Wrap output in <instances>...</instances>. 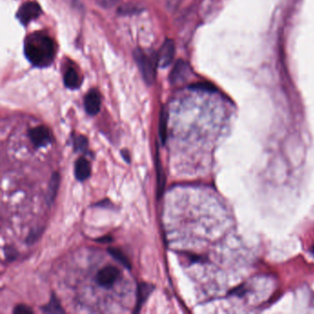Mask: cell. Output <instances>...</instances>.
Here are the masks:
<instances>
[{
  "instance_id": "6da1fadb",
  "label": "cell",
  "mask_w": 314,
  "mask_h": 314,
  "mask_svg": "<svg viewBox=\"0 0 314 314\" xmlns=\"http://www.w3.org/2000/svg\"><path fill=\"white\" fill-rule=\"evenodd\" d=\"M24 54L34 66L47 67L54 62L56 45L47 34L33 32L24 40Z\"/></svg>"
},
{
  "instance_id": "7a4b0ae2",
  "label": "cell",
  "mask_w": 314,
  "mask_h": 314,
  "mask_svg": "<svg viewBox=\"0 0 314 314\" xmlns=\"http://www.w3.org/2000/svg\"><path fill=\"white\" fill-rule=\"evenodd\" d=\"M133 55L143 80L147 85H152L156 80V68L159 65L157 54L150 56L142 49H137Z\"/></svg>"
},
{
  "instance_id": "3957f363",
  "label": "cell",
  "mask_w": 314,
  "mask_h": 314,
  "mask_svg": "<svg viewBox=\"0 0 314 314\" xmlns=\"http://www.w3.org/2000/svg\"><path fill=\"white\" fill-rule=\"evenodd\" d=\"M42 13L41 7L35 2H26L17 12V19L21 24L27 25L36 20Z\"/></svg>"
},
{
  "instance_id": "277c9868",
  "label": "cell",
  "mask_w": 314,
  "mask_h": 314,
  "mask_svg": "<svg viewBox=\"0 0 314 314\" xmlns=\"http://www.w3.org/2000/svg\"><path fill=\"white\" fill-rule=\"evenodd\" d=\"M158 56V64L161 67H167L171 64L174 56H175V43L174 41L171 39H167L161 45Z\"/></svg>"
},
{
  "instance_id": "5b68a950",
  "label": "cell",
  "mask_w": 314,
  "mask_h": 314,
  "mask_svg": "<svg viewBox=\"0 0 314 314\" xmlns=\"http://www.w3.org/2000/svg\"><path fill=\"white\" fill-rule=\"evenodd\" d=\"M120 275V271L115 266L104 267L97 274V282L106 289H109L117 281Z\"/></svg>"
},
{
  "instance_id": "8992f818",
  "label": "cell",
  "mask_w": 314,
  "mask_h": 314,
  "mask_svg": "<svg viewBox=\"0 0 314 314\" xmlns=\"http://www.w3.org/2000/svg\"><path fill=\"white\" fill-rule=\"evenodd\" d=\"M190 73V66L185 60H178L169 74V82L172 85L182 83L186 81Z\"/></svg>"
},
{
  "instance_id": "52a82bcc",
  "label": "cell",
  "mask_w": 314,
  "mask_h": 314,
  "mask_svg": "<svg viewBox=\"0 0 314 314\" xmlns=\"http://www.w3.org/2000/svg\"><path fill=\"white\" fill-rule=\"evenodd\" d=\"M30 137L36 147H42L51 142V133L44 126L34 127L30 131Z\"/></svg>"
},
{
  "instance_id": "ba28073f",
  "label": "cell",
  "mask_w": 314,
  "mask_h": 314,
  "mask_svg": "<svg viewBox=\"0 0 314 314\" xmlns=\"http://www.w3.org/2000/svg\"><path fill=\"white\" fill-rule=\"evenodd\" d=\"M101 96L96 89H91L87 93L84 100V106L87 113L89 115H96L101 109Z\"/></svg>"
},
{
  "instance_id": "9c48e42d",
  "label": "cell",
  "mask_w": 314,
  "mask_h": 314,
  "mask_svg": "<svg viewBox=\"0 0 314 314\" xmlns=\"http://www.w3.org/2000/svg\"><path fill=\"white\" fill-rule=\"evenodd\" d=\"M90 175V165L89 161L85 158H80L75 163V176L76 178L83 182L87 180Z\"/></svg>"
},
{
  "instance_id": "30bf717a",
  "label": "cell",
  "mask_w": 314,
  "mask_h": 314,
  "mask_svg": "<svg viewBox=\"0 0 314 314\" xmlns=\"http://www.w3.org/2000/svg\"><path fill=\"white\" fill-rule=\"evenodd\" d=\"M154 287L152 285L149 284H141L138 286V290H137V306H136V310L135 313H138L141 309V306L145 303L146 300L148 298V296L151 294V292L153 291Z\"/></svg>"
},
{
  "instance_id": "8fae6325",
  "label": "cell",
  "mask_w": 314,
  "mask_h": 314,
  "mask_svg": "<svg viewBox=\"0 0 314 314\" xmlns=\"http://www.w3.org/2000/svg\"><path fill=\"white\" fill-rule=\"evenodd\" d=\"M64 86L70 89H77L81 87V79L76 69L68 68L64 73Z\"/></svg>"
},
{
  "instance_id": "7c38bea8",
  "label": "cell",
  "mask_w": 314,
  "mask_h": 314,
  "mask_svg": "<svg viewBox=\"0 0 314 314\" xmlns=\"http://www.w3.org/2000/svg\"><path fill=\"white\" fill-rule=\"evenodd\" d=\"M59 186H60V175L58 172H55L50 180L47 196H46V201L48 203L49 206L54 202L55 198L57 197Z\"/></svg>"
},
{
  "instance_id": "4fadbf2b",
  "label": "cell",
  "mask_w": 314,
  "mask_h": 314,
  "mask_svg": "<svg viewBox=\"0 0 314 314\" xmlns=\"http://www.w3.org/2000/svg\"><path fill=\"white\" fill-rule=\"evenodd\" d=\"M108 251L117 262H119L121 265L126 267L127 269H131V264H130L128 258L126 257V255L121 250H119L117 248H111L108 250Z\"/></svg>"
},
{
  "instance_id": "5bb4252c",
  "label": "cell",
  "mask_w": 314,
  "mask_h": 314,
  "mask_svg": "<svg viewBox=\"0 0 314 314\" xmlns=\"http://www.w3.org/2000/svg\"><path fill=\"white\" fill-rule=\"evenodd\" d=\"M43 312L47 314H62L64 311L60 305L58 299L55 296H53L48 304L43 308Z\"/></svg>"
},
{
  "instance_id": "9a60e30c",
  "label": "cell",
  "mask_w": 314,
  "mask_h": 314,
  "mask_svg": "<svg viewBox=\"0 0 314 314\" xmlns=\"http://www.w3.org/2000/svg\"><path fill=\"white\" fill-rule=\"evenodd\" d=\"M157 173H158V198H161L163 191H164V186H165V180H164V173L163 169L161 167V162L157 161Z\"/></svg>"
},
{
  "instance_id": "2e32d148",
  "label": "cell",
  "mask_w": 314,
  "mask_h": 314,
  "mask_svg": "<svg viewBox=\"0 0 314 314\" xmlns=\"http://www.w3.org/2000/svg\"><path fill=\"white\" fill-rule=\"evenodd\" d=\"M160 135L161 140L164 143L167 137V113L165 109H161V118H160Z\"/></svg>"
},
{
  "instance_id": "e0dca14e",
  "label": "cell",
  "mask_w": 314,
  "mask_h": 314,
  "mask_svg": "<svg viewBox=\"0 0 314 314\" xmlns=\"http://www.w3.org/2000/svg\"><path fill=\"white\" fill-rule=\"evenodd\" d=\"M141 11V8L136 6L134 4H126L123 5L122 7L118 9V13L121 15H132V14H137Z\"/></svg>"
},
{
  "instance_id": "ac0fdd59",
  "label": "cell",
  "mask_w": 314,
  "mask_h": 314,
  "mask_svg": "<svg viewBox=\"0 0 314 314\" xmlns=\"http://www.w3.org/2000/svg\"><path fill=\"white\" fill-rule=\"evenodd\" d=\"M190 88L193 89H197V90L209 91V92H212V91H215V90H216L215 87H214L212 84L208 83V82L196 83V84H193L192 86H190Z\"/></svg>"
},
{
  "instance_id": "d6986e66",
  "label": "cell",
  "mask_w": 314,
  "mask_h": 314,
  "mask_svg": "<svg viewBox=\"0 0 314 314\" xmlns=\"http://www.w3.org/2000/svg\"><path fill=\"white\" fill-rule=\"evenodd\" d=\"M88 144L87 138L83 136H80L75 139V150L76 151H83Z\"/></svg>"
},
{
  "instance_id": "ffe728a7",
  "label": "cell",
  "mask_w": 314,
  "mask_h": 314,
  "mask_svg": "<svg viewBox=\"0 0 314 314\" xmlns=\"http://www.w3.org/2000/svg\"><path fill=\"white\" fill-rule=\"evenodd\" d=\"M42 232V229H40V228H36V229L32 230L31 233L29 234L26 242H27V243H30V244L36 242L38 240V238L40 237Z\"/></svg>"
},
{
  "instance_id": "44dd1931",
  "label": "cell",
  "mask_w": 314,
  "mask_h": 314,
  "mask_svg": "<svg viewBox=\"0 0 314 314\" xmlns=\"http://www.w3.org/2000/svg\"><path fill=\"white\" fill-rule=\"evenodd\" d=\"M13 313L15 314H32V309L30 307L25 306V305H18L14 309Z\"/></svg>"
},
{
  "instance_id": "7402d4cb",
  "label": "cell",
  "mask_w": 314,
  "mask_h": 314,
  "mask_svg": "<svg viewBox=\"0 0 314 314\" xmlns=\"http://www.w3.org/2000/svg\"><path fill=\"white\" fill-rule=\"evenodd\" d=\"M118 0H98V3L103 8H109L113 6Z\"/></svg>"
},
{
  "instance_id": "603a6c76",
  "label": "cell",
  "mask_w": 314,
  "mask_h": 314,
  "mask_svg": "<svg viewBox=\"0 0 314 314\" xmlns=\"http://www.w3.org/2000/svg\"><path fill=\"white\" fill-rule=\"evenodd\" d=\"M6 251H6V257L8 258V261L14 260L16 258V251H15V250L8 248Z\"/></svg>"
},
{
  "instance_id": "cb8c5ba5",
  "label": "cell",
  "mask_w": 314,
  "mask_h": 314,
  "mask_svg": "<svg viewBox=\"0 0 314 314\" xmlns=\"http://www.w3.org/2000/svg\"><path fill=\"white\" fill-rule=\"evenodd\" d=\"M96 241L99 242H112V237L105 236V237H102L100 239H97Z\"/></svg>"
},
{
  "instance_id": "d4e9b609",
  "label": "cell",
  "mask_w": 314,
  "mask_h": 314,
  "mask_svg": "<svg viewBox=\"0 0 314 314\" xmlns=\"http://www.w3.org/2000/svg\"><path fill=\"white\" fill-rule=\"evenodd\" d=\"M122 156L124 157L125 161H126L127 162L130 161V155H129V152L127 150H122Z\"/></svg>"
},
{
  "instance_id": "484cf974",
  "label": "cell",
  "mask_w": 314,
  "mask_h": 314,
  "mask_svg": "<svg viewBox=\"0 0 314 314\" xmlns=\"http://www.w3.org/2000/svg\"><path fill=\"white\" fill-rule=\"evenodd\" d=\"M312 251H314V246H313V248H312Z\"/></svg>"
}]
</instances>
